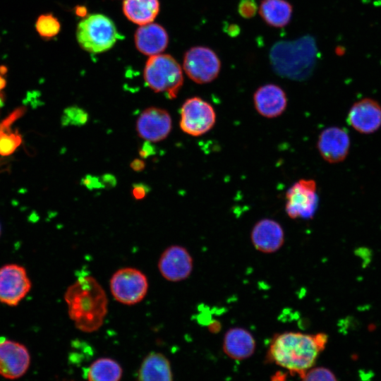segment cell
Segmentation results:
<instances>
[{
	"instance_id": "obj_1",
	"label": "cell",
	"mask_w": 381,
	"mask_h": 381,
	"mask_svg": "<svg viewBox=\"0 0 381 381\" xmlns=\"http://www.w3.org/2000/svg\"><path fill=\"white\" fill-rule=\"evenodd\" d=\"M328 336L285 332L276 335L270 342L266 358L270 363L300 376L315 365L325 349Z\"/></svg>"
},
{
	"instance_id": "obj_2",
	"label": "cell",
	"mask_w": 381,
	"mask_h": 381,
	"mask_svg": "<svg viewBox=\"0 0 381 381\" xmlns=\"http://www.w3.org/2000/svg\"><path fill=\"white\" fill-rule=\"evenodd\" d=\"M64 300L68 316L78 329L91 333L102 327L108 312V298L93 277H78L68 287Z\"/></svg>"
},
{
	"instance_id": "obj_3",
	"label": "cell",
	"mask_w": 381,
	"mask_h": 381,
	"mask_svg": "<svg viewBox=\"0 0 381 381\" xmlns=\"http://www.w3.org/2000/svg\"><path fill=\"white\" fill-rule=\"evenodd\" d=\"M144 79L155 92H164L169 99L176 97L183 83L181 68L169 54L151 56L144 68Z\"/></svg>"
},
{
	"instance_id": "obj_4",
	"label": "cell",
	"mask_w": 381,
	"mask_h": 381,
	"mask_svg": "<svg viewBox=\"0 0 381 381\" xmlns=\"http://www.w3.org/2000/svg\"><path fill=\"white\" fill-rule=\"evenodd\" d=\"M119 37L114 22L99 13L85 16L76 30L78 44L91 53H100L111 49Z\"/></svg>"
},
{
	"instance_id": "obj_5",
	"label": "cell",
	"mask_w": 381,
	"mask_h": 381,
	"mask_svg": "<svg viewBox=\"0 0 381 381\" xmlns=\"http://www.w3.org/2000/svg\"><path fill=\"white\" fill-rule=\"evenodd\" d=\"M110 291L118 302L128 306L140 303L148 290V280L140 270L123 267L116 271L109 282Z\"/></svg>"
},
{
	"instance_id": "obj_6",
	"label": "cell",
	"mask_w": 381,
	"mask_h": 381,
	"mask_svg": "<svg viewBox=\"0 0 381 381\" xmlns=\"http://www.w3.org/2000/svg\"><path fill=\"white\" fill-rule=\"evenodd\" d=\"M285 212L291 219H312L318 206L317 183L313 179H301L286 193Z\"/></svg>"
},
{
	"instance_id": "obj_7",
	"label": "cell",
	"mask_w": 381,
	"mask_h": 381,
	"mask_svg": "<svg viewBox=\"0 0 381 381\" xmlns=\"http://www.w3.org/2000/svg\"><path fill=\"white\" fill-rule=\"evenodd\" d=\"M183 64L187 75L198 84L213 81L221 69V61L217 54L203 46L188 49L184 55Z\"/></svg>"
},
{
	"instance_id": "obj_8",
	"label": "cell",
	"mask_w": 381,
	"mask_h": 381,
	"mask_svg": "<svg viewBox=\"0 0 381 381\" xmlns=\"http://www.w3.org/2000/svg\"><path fill=\"white\" fill-rule=\"evenodd\" d=\"M216 112L213 107L199 97L186 99L181 108V129L193 136H200L214 126Z\"/></svg>"
},
{
	"instance_id": "obj_9",
	"label": "cell",
	"mask_w": 381,
	"mask_h": 381,
	"mask_svg": "<svg viewBox=\"0 0 381 381\" xmlns=\"http://www.w3.org/2000/svg\"><path fill=\"white\" fill-rule=\"evenodd\" d=\"M32 284L25 267L7 264L0 267V302L16 306L30 291Z\"/></svg>"
},
{
	"instance_id": "obj_10",
	"label": "cell",
	"mask_w": 381,
	"mask_h": 381,
	"mask_svg": "<svg viewBox=\"0 0 381 381\" xmlns=\"http://www.w3.org/2000/svg\"><path fill=\"white\" fill-rule=\"evenodd\" d=\"M30 364L29 351L23 344L0 339V375L13 380L25 374Z\"/></svg>"
},
{
	"instance_id": "obj_11",
	"label": "cell",
	"mask_w": 381,
	"mask_h": 381,
	"mask_svg": "<svg viewBox=\"0 0 381 381\" xmlns=\"http://www.w3.org/2000/svg\"><path fill=\"white\" fill-rule=\"evenodd\" d=\"M193 267V258L183 247L174 245L166 248L158 261V269L167 280L177 282L187 279Z\"/></svg>"
},
{
	"instance_id": "obj_12",
	"label": "cell",
	"mask_w": 381,
	"mask_h": 381,
	"mask_svg": "<svg viewBox=\"0 0 381 381\" xmlns=\"http://www.w3.org/2000/svg\"><path fill=\"white\" fill-rule=\"evenodd\" d=\"M171 130L169 113L159 107L145 109L136 121L138 135L148 142H159L165 139Z\"/></svg>"
},
{
	"instance_id": "obj_13",
	"label": "cell",
	"mask_w": 381,
	"mask_h": 381,
	"mask_svg": "<svg viewBox=\"0 0 381 381\" xmlns=\"http://www.w3.org/2000/svg\"><path fill=\"white\" fill-rule=\"evenodd\" d=\"M317 148L322 158L329 164L343 162L350 149V137L342 128L330 126L321 131Z\"/></svg>"
},
{
	"instance_id": "obj_14",
	"label": "cell",
	"mask_w": 381,
	"mask_h": 381,
	"mask_svg": "<svg viewBox=\"0 0 381 381\" xmlns=\"http://www.w3.org/2000/svg\"><path fill=\"white\" fill-rule=\"evenodd\" d=\"M253 103L257 112L267 119L281 116L287 107L285 91L278 85L268 83L259 87L253 94Z\"/></svg>"
},
{
	"instance_id": "obj_15",
	"label": "cell",
	"mask_w": 381,
	"mask_h": 381,
	"mask_svg": "<svg viewBox=\"0 0 381 381\" xmlns=\"http://www.w3.org/2000/svg\"><path fill=\"white\" fill-rule=\"evenodd\" d=\"M251 242L255 248L264 253L279 250L284 242V231L281 224L270 218L255 223L250 232Z\"/></svg>"
},
{
	"instance_id": "obj_16",
	"label": "cell",
	"mask_w": 381,
	"mask_h": 381,
	"mask_svg": "<svg viewBox=\"0 0 381 381\" xmlns=\"http://www.w3.org/2000/svg\"><path fill=\"white\" fill-rule=\"evenodd\" d=\"M349 123L361 133H372L381 126V106L365 98L354 103L348 114Z\"/></svg>"
},
{
	"instance_id": "obj_17",
	"label": "cell",
	"mask_w": 381,
	"mask_h": 381,
	"mask_svg": "<svg viewBox=\"0 0 381 381\" xmlns=\"http://www.w3.org/2000/svg\"><path fill=\"white\" fill-rule=\"evenodd\" d=\"M169 36L159 24L150 23L140 25L135 34V44L140 52L148 56L161 54L167 47Z\"/></svg>"
},
{
	"instance_id": "obj_18",
	"label": "cell",
	"mask_w": 381,
	"mask_h": 381,
	"mask_svg": "<svg viewBox=\"0 0 381 381\" xmlns=\"http://www.w3.org/2000/svg\"><path fill=\"white\" fill-rule=\"evenodd\" d=\"M256 343L253 334L242 327H232L224 334L222 348L230 358L243 361L255 352Z\"/></svg>"
},
{
	"instance_id": "obj_19",
	"label": "cell",
	"mask_w": 381,
	"mask_h": 381,
	"mask_svg": "<svg viewBox=\"0 0 381 381\" xmlns=\"http://www.w3.org/2000/svg\"><path fill=\"white\" fill-rule=\"evenodd\" d=\"M138 379L143 381L172 380L173 373L169 361L161 353H150L140 365Z\"/></svg>"
},
{
	"instance_id": "obj_20",
	"label": "cell",
	"mask_w": 381,
	"mask_h": 381,
	"mask_svg": "<svg viewBox=\"0 0 381 381\" xmlns=\"http://www.w3.org/2000/svg\"><path fill=\"white\" fill-rule=\"evenodd\" d=\"M258 12L268 25L283 28L291 19L293 7L286 0H263Z\"/></svg>"
},
{
	"instance_id": "obj_21",
	"label": "cell",
	"mask_w": 381,
	"mask_h": 381,
	"mask_svg": "<svg viewBox=\"0 0 381 381\" xmlns=\"http://www.w3.org/2000/svg\"><path fill=\"white\" fill-rule=\"evenodd\" d=\"M159 10L158 0H124L123 11L126 18L139 25L152 23Z\"/></svg>"
},
{
	"instance_id": "obj_22",
	"label": "cell",
	"mask_w": 381,
	"mask_h": 381,
	"mask_svg": "<svg viewBox=\"0 0 381 381\" xmlns=\"http://www.w3.org/2000/svg\"><path fill=\"white\" fill-rule=\"evenodd\" d=\"M123 375L120 364L110 358H99L85 371V378L91 381H117Z\"/></svg>"
},
{
	"instance_id": "obj_23",
	"label": "cell",
	"mask_w": 381,
	"mask_h": 381,
	"mask_svg": "<svg viewBox=\"0 0 381 381\" xmlns=\"http://www.w3.org/2000/svg\"><path fill=\"white\" fill-rule=\"evenodd\" d=\"M60 23L52 14H43L38 17L35 28L39 35L44 38L56 36L60 31Z\"/></svg>"
},
{
	"instance_id": "obj_24",
	"label": "cell",
	"mask_w": 381,
	"mask_h": 381,
	"mask_svg": "<svg viewBox=\"0 0 381 381\" xmlns=\"http://www.w3.org/2000/svg\"><path fill=\"white\" fill-rule=\"evenodd\" d=\"M87 118L88 115L84 109L75 106L70 107L64 110L61 123L64 126H82L87 122Z\"/></svg>"
},
{
	"instance_id": "obj_25",
	"label": "cell",
	"mask_w": 381,
	"mask_h": 381,
	"mask_svg": "<svg viewBox=\"0 0 381 381\" xmlns=\"http://www.w3.org/2000/svg\"><path fill=\"white\" fill-rule=\"evenodd\" d=\"M21 143L22 138L18 133L0 132V155H11Z\"/></svg>"
},
{
	"instance_id": "obj_26",
	"label": "cell",
	"mask_w": 381,
	"mask_h": 381,
	"mask_svg": "<svg viewBox=\"0 0 381 381\" xmlns=\"http://www.w3.org/2000/svg\"><path fill=\"white\" fill-rule=\"evenodd\" d=\"M303 380H337L335 375L329 369L324 367L309 368L299 376Z\"/></svg>"
},
{
	"instance_id": "obj_27",
	"label": "cell",
	"mask_w": 381,
	"mask_h": 381,
	"mask_svg": "<svg viewBox=\"0 0 381 381\" xmlns=\"http://www.w3.org/2000/svg\"><path fill=\"white\" fill-rule=\"evenodd\" d=\"M258 7L255 0H241L238 5V12L244 18H251L256 14Z\"/></svg>"
},
{
	"instance_id": "obj_28",
	"label": "cell",
	"mask_w": 381,
	"mask_h": 381,
	"mask_svg": "<svg viewBox=\"0 0 381 381\" xmlns=\"http://www.w3.org/2000/svg\"><path fill=\"white\" fill-rule=\"evenodd\" d=\"M148 191L147 186H145L143 183L135 184L133 190L132 194L135 199L141 200L145 197Z\"/></svg>"
},
{
	"instance_id": "obj_29",
	"label": "cell",
	"mask_w": 381,
	"mask_h": 381,
	"mask_svg": "<svg viewBox=\"0 0 381 381\" xmlns=\"http://www.w3.org/2000/svg\"><path fill=\"white\" fill-rule=\"evenodd\" d=\"M101 183L97 178L90 176L85 177L83 180V184L89 188H99Z\"/></svg>"
},
{
	"instance_id": "obj_30",
	"label": "cell",
	"mask_w": 381,
	"mask_h": 381,
	"mask_svg": "<svg viewBox=\"0 0 381 381\" xmlns=\"http://www.w3.org/2000/svg\"><path fill=\"white\" fill-rule=\"evenodd\" d=\"M131 167L135 171H140L145 168V162L139 159H134L130 164Z\"/></svg>"
},
{
	"instance_id": "obj_31",
	"label": "cell",
	"mask_w": 381,
	"mask_h": 381,
	"mask_svg": "<svg viewBox=\"0 0 381 381\" xmlns=\"http://www.w3.org/2000/svg\"><path fill=\"white\" fill-rule=\"evenodd\" d=\"M226 32L230 36H236L240 32V29L237 25L229 24L226 27Z\"/></svg>"
},
{
	"instance_id": "obj_32",
	"label": "cell",
	"mask_w": 381,
	"mask_h": 381,
	"mask_svg": "<svg viewBox=\"0 0 381 381\" xmlns=\"http://www.w3.org/2000/svg\"><path fill=\"white\" fill-rule=\"evenodd\" d=\"M147 144L146 143L145 145H144L141 150H140V155L143 157H147L149 156L152 152V147L149 144L150 142L147 141Z\"/></svg>"
},
{
	"instance_id": "obj_33",
	"label": "cell",
	"mask_w": 381,
	"mask_h": 381,
	"mask_svg": "<svg viewBox=\"0 0 381 381\" xmlns=\"http://www.w3.org/2000/svg\"><path fill=\"white\" fill-rule=\"evenodd\" d=\"M75 13L79 16L84 17L86 16V8L83 6H78L75 8Z\"/></svg>"
},
{
	"instance_id": "obj_34",
	"label": "cell",
	"mask_w": 381,
	"mask_h": 381,
	"mask_svg": "<svg viewBox=\"0 0 381 381\" xmlns=\"http://www.w3.org/2000/svg\"><path fill=\"white\" fill-rule=\"evenodd\" d=\"M6 84L5 78L0 74V92L6 87Z\"/></svg>"
},
{
	"instance_id": "obj_35",
	"label": "cell",
	"mask_w": 381,
	"mask_h": 381,
	"mask_svg": "<svg viewBox=\"0 0 381 381\" xmlns=\"http://www.w3.org/2000/svg\"><path fill=\"white\" fill-rule=\"evenodd\" d=\"M2 100H3V97H2L1 94L0 92V107L2 104Z\"/></svg>"
},
{
	"instance_id": "obj_36",
	"label": "cell",
	"mask_w": 381,
	"mask_h": 381,
	"mask_svg": "<svg viewBox=\"0 0 381 381\" xmlns=\"http://www.w3.org/2000/svg\"><path fill=\"white\" fill-rule=\"evenodd\" d=\"M1 225H0V235H1Z\"/></svg>"
}]
</instances>
